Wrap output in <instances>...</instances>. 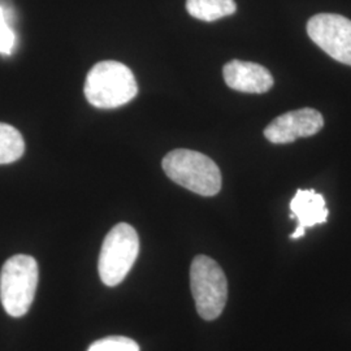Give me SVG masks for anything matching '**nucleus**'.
<instances>
[{
    "instance_id": "1",
    "label": "nucleus",
    "mask_w": 351,
    "mask_h": 351,
    "mask_svg": "<svg viewBox=\"0 0 351 351\" xmlns=\"http://www.w3.org/2000/svg\"><path fill=\"white\" fill-rule=\"evenodd\" d=\"M84 91L91 106L111 110L132 101L138 93V85L125 64L106 60L90 69Z\"/></svg>"
},
{
    "instance_id": "2",
    "label": "nucleus",
    "mask_w": 351,
    "mask_h": 351,
    "mask_svg": "<svg viewBox=\"0 0 351 351\" xmlns=\"http://www.w3.org/2000/svg\"><path fill=\"white\" fill-rule=\"evenodd\" d=\"M163 169L177 185L198 195L213 197L221 189L223 178L217 164L198 151H171L164 156Z\"/></svg>"
},
{
    "instance_id": "3",
    "label": "nucleus",
    "mask_w": 351,
    "mask_h": 351,
    "mask_svg": "<svg viewBox=\"0 0 351 351\" xmlns=\"http://www.w3.org/2000/svg\"><path fill=\"white\" fill-rule=\"evenodd\" d=\"M37 261L30 255H13L0 272V301L12 317L27 314L38 287Z\"/></svg>"
},
{
    "instance_id": "4",
    "label": "nucleus",
    "mask_w": 351,
    "mask_h": 351,
    "mask_svg": "<svg viewBox=\"0 0 351 351\" xmlns=\"http://www.w3.org/2000/svg\"><path fill=\"white\" fill-rule=\"evenodd\" d=\"M139 254L136 229L126 223L113 226L101 245L98 272L104 285L113 288L124 281Z\"/></svg>"
},
{
    "instance_id": "5",
    "label": "nucleus",
    "mask_w": 351,
    "mask_h": 351,
    "mask_svg": "<svg viewBox=\"0 0 351 351\" xmlns=\"http://www.w3.org/2000/svg\"><path fill=\"white\" fill-rule=\"evenodd\" d=\"M190 287L202 319H217L228 300V281L221 267L206 255L195 256L190 268Z\"/></svg>"
},
{
    "instance_id": "6",
    "label": "nucleus",
    "mask_w": 351,
    "mask_h": 351,
    "mask_svg": "<svg viewBox=\"0 0 351 351\" xmlns=\"http://www.w3.org/2000/svg\"><path fill=\"white\" fill-rule=\"evenodd\" d=\"M307 34L315 45L337 60L351 66V20L335 13H319L307 23Z\"/></svg>"
},
{
    "instance_id": "7",
    "label": "nucleus",
    "mask_w": 351,
    "mask_h": 351,
    "mask_svg": "<svg viewBox=\"0 0 351 351\" xmlns=\"http://www.w3.org/2000/svg\"><path fill=\"white\" fill-rule=\"evenodd\" d=\"M324 125L323 114L314 108H302L276 117L264 129V137L272 143H291L298 138L311 137Z\"/></svg>"
},
{
    "instance_id": "8",
    "label": "nucleus",
    "mask_w": 351,
    "mask_h": 351,
    "mask_svg": "<svg viewBox=\"0 0 351 351\" xmlns=\"http://www.w3.org/2000/svg\"><path fill=\"white\" fill-rule=\"evenodd\" d=\"M226 84L230 88L249 94H263L274 86V77L263 65L232 60L223 69Z\"/></svg>"
},
{
    "instance_id": "9",
    "label": "nucleus",
    "mask_w": 351,
    "mask_h": 351,
    "mask_svg": "<svg viewBox=\"0 0 351 351\" xmlns=\"http://www.w3.org/2000/svg\"><path fill=\"white\" fill-rule=\"evenodd\" d=\"M290 219L298 220L295 232L290 236L293 239H302L307 228L324 224L329 215L324 197L313 189L298 190L290 202Z\"/></svg>"
},
{
    "instance_id": "10",
    "label": "nucleus",
    "mask_w": 351,
    "mask_h": 351,
    "mask_svg": "<svg viewBox=\"0 0 351 351\" xmlns=\"http://www.w3.org/2000/svg\"><path fill=\"white\" fill-rule=\"evenodd\" d=\"M186 11L202 21H216L237 11L234 0H186Z\"/></svg>"
},
{
    "instance_id": "11",
    "label": "nucleus",
    "mask_w": 351,
    "mask_h": 351,
    "mask_svg": "<svg viewBox=\"0 0 351 351\" xmlns=\"http://www.w3.org/2000/svg\"><path fill=\"white\" fill-rule=\"evenodd\" d=\"M25 152V141L14 126L0 123V164L19 160Z\"/></svg>"
},
{
    "instance_id": "12",
    "label": "nucleus",
    "mask_w": 351,
    "mask_h": 351,
    "mask_svg": "<svg viewBox=\"0 0 351 351\" xmlns=\"http://www.w3.org/2000/svg\"><path fill=\"white\" fill-rule=\"evenodd\" d=\"M88 351H139V346L134 339L124 336H110L91 343Z\"/></svg>"
},
{
    "instance_id": "13",
    "label": "nucleus",
    "mask_w": 351,
    "mask_h": 351,
    "mask_svg": "<svg viewBox=\"0 0 351 351\" xmlns=\"http://www.w3.org/2000/svg\"><path fill=\"white\" fill-rule=\"evenodd\" d=\"M16 46V34L10 24L0 25V53L11 55Z\"/></svg>"
},
{
    "instance_id": "14",
    "label": "nucleus",
    "mask_w": 351,
    "mask_h": 351,
    "mask_svg": "<svg viewBox=\"0 0 351 351\" xmlns=\"http://www.w3.org/2000/svg\"><path fill=\"white\" fill-rule=\"evenodd\" d=\"M8 19H10V12L8 10L0 4V25H4V24H10L8 23Z\"/></svg>"
}]
</instances>
